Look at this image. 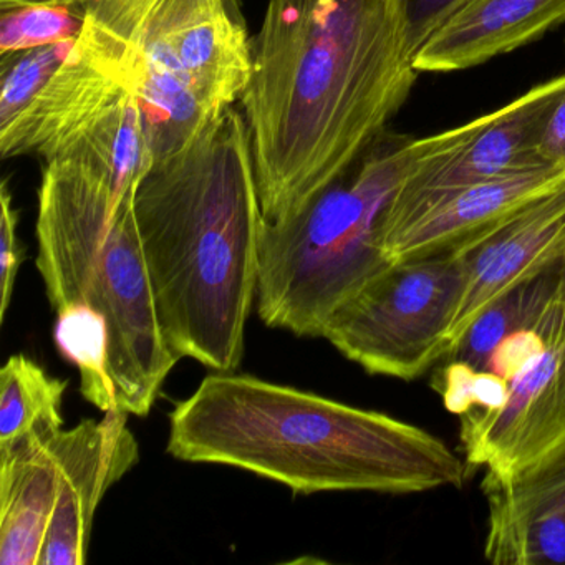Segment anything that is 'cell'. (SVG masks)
Here are the masks:
<instances>
[{
    "label": "cell",
    "mask_w": 565,
    "mask_h": 565,
    "mask_svg": "<svg viewBox=\"0 0 565 565\" xmlns=\"http://www.w3.org/2000/svg\"><path fill=\"white\" fill-rule=\"evenodd\" d=\"M121 408L100 422L84 419L61 433V481L41 565H82L87 561L95 512L111 486L140 459L137 438Z\"/></svg>",
    "instance_id": "7c38bea8"
},
{
    "label": "cell",
    "mask_w": 565,
    "mask_h": 565,
    "mask_svg": "<svg viewBox=\"0 0 565 565\" xmlns=\"http://www.w3.org/2000/svg\"><path fill=\"white\" fill-rule=\"evenodd\" d=\"M562 267H564V274H565V247H564V253H562Z\"/></svg>",
    "instance_id": "4316f807"
},
{
    "label": "cell",
    "mask_w": 565,
    "mask_h": 565,
    "mask_svg": "<svg viewBox=\"0 0 565 565\" xmlns=\"http://www.w3.org/2000/svg\"><path fill=\"white\" fill-rule=\"evenodd\" d=\"M461 290L449 249L396 260L333 313L322 339L372 375L416 379L448 352Z\"/></svg>",
    "instance_id": "ba28073f"
},
{
    "label": "cell",
    "mask_w": 565,
    "mask_h": 565,
    "mask_svg": "<svg viewBox=\"0 0 565 565\" xmlns=\"http://www.w3.org/2000/svg\"><path fill=\"white\" fill-rule=\"evenodd\" d=\"M35 234V264L52 309L85 303L105 317L118 408L150 415L181 359L158 320L135 194L117 203L100 171L45 163Z\"/></svg>",
    "instance_id": "277c9868"
},
{
    "label": "cell",
    "mask_w": 565,
    "mask_h": 565,
    "mask_svg": "<svg viewBox=\"0 0 565 565\" xmlns=\"http://www.w3.org/2000/svg\"><path fill=\"white\" fill-rule=\"evenodd\" d=\"M167 451L296 492L415 494L461 486L466 466L431 433L253 375L214 372L170 413Z\"/></svg>",
    "instance_id": "3957f363"
},
{
    "label": "cell",
    "mask_w": 565,
    "mask_h": 565,
    "mask_svg": "<svg viewBox=\"0 0 565 565\" xmlns=\"http://www.w3.org/2000/svg\"><path fill=\"white\" fill-rule=\"evenodd\" d=\"M82 47L137 97L154 160L241 100L250 38L237 0H81Z\"/></svg>",
    "instance_id": "5b68a950"
},
{
    "label": "cell",
    "mask_w": 565,
    "mask_h": 565,
    "mask_svg": "<svg viewBox=\"0 0 565 565\" xmlns=\"http://www.w3.org/2000/svg\"><path fill=\"white\" fill-rule=\"evenodd\" d=\"M135 216L171 350L236 372L266 221L243 111L226 108L190 143L157 158L135 191Z\"/></svg>",
    "instance_id": "7a4b0ae2"
},
{
    "label": "cell",
    "mask_w": 565,
    "mask_h": 565,
    "mask_svg": "<svg viewBox=\"0 0 565 565\" xmlns=\"http://www.w3.org/2000/svg\"><path fill=\"white\" fill-rule=\"evenodd\" d=\"M564 290V267L558 259L486 307L441 360H456L475 370L484 369L499 343L512 333L541 322Z\"/></svg>",
    "instance_id": "e0dca14e"
},
{
    "label": "cell",
    "mask_w": 565,
    "mask_h": 565,
    "mask_svg": "<svg viewBox=\"0 0 565 565\" xmlns=\"http://www.w3.org/2000/svg\"><path fill=\"white\" fill-rule=\"evenodd\" d=\"M409 140L383 131L296 213L264 221L256 300L267 327L323 337L333 313L392 266L385 217Z\"/></svg>",
    "instance_id": "8992f818"
},
{
    "label": "cell",
    "mask_w": 565,
    "mask_h": 565,
    "mask_svg": "<svg viewBox=\"0 0 565 565\" xmlns=\"http://www.w3.org/2000/svg\"><path fill=\"white\" fill-rule=\"evenodd\" d=\"M416 75L398 0H270L239 100L266 221L296 213L386 131Z\"/></svg>",
    "instance_id": "6da1fadb"
},
{
    "label": "cell",
    "mask_w": 565,
    "mask_h": 565,
    "mask_svg": "<svg viewBox=\"0 0 565 565\" xmlns=\"http://www.w3.org/2000/svg\"><path fill=\"white\" fill-rule=\"evenodd\" d=\"M564 247L565 181L449 246L462 273L449 349L486 307L561 259Z\"/></svg>",
    "instance_id": "8fae6325"
},
{
    "label": "cell",
    "mask_w": 565,
    "mask_h": 565,
    "mask_svg": "<svg viewBox=\"0 0 565 565\" xmlns=\"http://www.w3.org/2000/svg\"><path fill=\"white\" fill-rule=\"evenodd\" d=\"M431 386L449 413L461 416L471 409L494 412L504 405L509 382L492 372L471 369L456 360H439Z\"/></svg>",
    "instance_id": "7402d4cb"
},
{
    "label": "cell",
    "mask_w": 565,
    "mask_h": 565,
    "mask_svg": "<svg viewBox=\"0 0 565 565\" xmlns=\"http://www.w3.org/2000/svg\"><path fill=\"white\" fill-rule=\"evenodd\" d=\"M413 61L426 42L471 0H398Z\"/></svg>",
    "instance_id": "cb8c5ba5"
},
{
    "label": "cell",
    "mask_w": 565,
    "mask_h": 565,
    "mask_svg": "<svg viewBox=\"0 0 565 565\" xmlns=\"http://www.w3.org/2000/svg\"><path fill=\"white\" fill-rule=\"evenodd\" d=\"M564 90L562 75L455 130L412 138L402 180L386 210L383 247L426 203L448 191L548 167L539 160V135L548 108Z\"/></svg>",
    "instance_id": "9c48e42d"
},
{
    "label": "cell",
    "mask_w": 565,
    "mask_h": 565,
    "mask_svg": "<svg viewBox=\"0 0 565 565\" xmlns=\"http://www.w3.org/2000/svg\"><path fill=\"white\" fill-rule=\"evenodd\" d=\"M0 320L4 322L14 296L19 269L24 263V249L18 236L19 213L14 207V196L8 180L2 181L0 186Z\"/></svg>",
    "instance_id": "603a6c76"
},
{
    "label": "cell",
    "mask_w": 565,
    "mask_h": 565,
    "mask_svg": "<svg viewBox=\"0 0 565 565\" xmlns=\"http://www.w3.org/2000/svg\"><path fill=\"white\" fill-rule=\"evenodd\" d=\"M482 491L491 564H565V455L504 481L484 476Z\"/></svg>",
    "instance_id": "4fadbf2b"
},
{
    "label": "cell",
    "mask_w": 565,
    "mask_h": 565,
    "mask_svg": "<svg viewBox=\"0 0 565 565\" xmlns=\"http://www.w3.org/2000/svg\"><path fill=\"white\" fill-rule=\"evenodd\" d=\"M565 24V0H471L416 54L418 74L478 67Z\"/></svg>",
    "instance_id": "5bb4252c"
},
{
    "label": "cell",
    "mask_w": 565,
    "mask_h": 565,
    "mask_svg": "<svg viewBox=\"0 0 565 565\" xmlns=\"http://www.w3.org/2000/svg\"><path fill=\"white\" fill-rule=\"evenodd\" d=\"M85 22L87 18L81 0L0 11V55L78 39Z\"/></svg>",
    "instance_id": "ffe728a7"
},
{
    "label": "cell",
    "mask_w": 565,
    "mask_h": 565,
    "mask_svg": "<svg viewBox=\"0 0 565 565\" xmlns=\"http://www.w3.org/2000/svg\"><path fill=\"white\" fill-rule=\"evenodd\" d=\"M537 154L542 163L565 170V90L555 98L545 115Z\"/></svg>",
    "instance_id": "d4e9b609"
},
{
    "label": "cell",
    "mask_w": 565,
    "mask_h": 565,
    "mask_svg": "<svg viewBox=\"0 0 565 565\" xmlns=\"http://www.w3.org/2000/svg\"><path fill=\"white\" fill-rule=\"evenodd\" d=\"M35 431L0 451V564L41 565L61 481V433Z\"/></svg>",
    "instance_id": "2e32d148"
},
{
    "label": "cell",
    "mask_w": 565,
    "mask_h": 565,
    "mask_svg": "<svg viewBox=\"0 0 565 565\" xmlns=\"http://www.w3.org/2000/svg\"><path fill=\"white\" fill-rule=\"evenodd\" d=\"M0 157L84 164L110 181L117 203L135 194L154 161L134 92L81 41L44 90L0 128Z\"/></svg>",
    "instance_id": "52a82bcc"
},
{
    "label": "cell",
    "mask_w": 565,
    "mask_h": 565,
    "mask_svg": "<svg viewBox=\"0 0 565 565\" xmlns=\"http://www.w3.org/2000/svg\"><path fill=\"white\" fill-rule=\"evenodd\" d=\"M49 2H65V0H0V11L21 8V6L49 4Z\"/></svg>",
    "instance_id": "484cf974"
},
{
    "label": "cell",
    "mask_w": 565,
    "mask_h": 565,
    "mask_svg": "<svg viewBox=\"0 0 565 565\" xmlns=\"http://www.w3.org/2000/svg\"><path fill=\"white\" fill-rule=\"evenodd\" d=\"M68 382L49 375L29 356H9L0 372V451L35 431L64 428Z\"/></svg>",
    "instance_id": "ac0fdd59"
},
{
    "label": "cell",
    "mask_w": 565,
    "mask_h": 565,
    "mask_svg": "<svg viewBox=\"0 0 565 565\" xmlns=\"http://www.w3.org/2000/svg\"><path fill=\"white\" fill-rule=\"evenodd\" d=\"M55 345L81 373L85 399L107 413L118 408L110 373V332L105 317L85 303H71L57 310Z\"/></svg>",
    "instance_id": "d6986e66"
},
{
    "label": "cell",
    "mask_w": 565,
    "mask_h": 565,
    "mask_svg": "<svg viewBox=\"0 0 565 565\" xmlns=\"http://www.w3.org/2000/svg\"><path fill=\"white\" fill-rule=\"evenodd\" d=\"M468 466L486 478H514L565 455V326L509 382L504 405L459 416Z\"/></svg>",
    "instance_id": "30bf717a"
},
{
    "label": "cell",
    "mask_w": 565,
    "mask_h": 565,
    "mask_svg": "<svg viewBox=\"0 0 565 565\" xmlns=\"http://www.w3.org/2000/svg\"><path fill=\"white\" fill-rule=\"evenodd\" d=\"M564 181V168L539 167L448 191L426 203L390 237L386 256L396 263L448 249Z\"/></svg>",
    "instance_id": "9a60e30c"
},
{
    "label": "cell",
    "mask_w": 565,
    "mask_h": 565,
    "mask_svg": "<svg viewBox=\"0 0 565 565\" xmlns=\"http://www.w3.org/2000/svg\"><path fill=\"white\" fill-rule=\"evenodd\" d=\"M78 39L0 55V128L15 120L61 71Z\"/></svg>",
    "instance_id": "44dd1931"
}]
</instances>
